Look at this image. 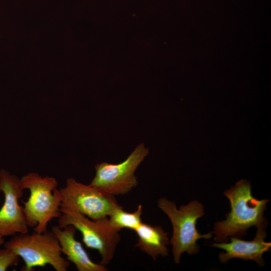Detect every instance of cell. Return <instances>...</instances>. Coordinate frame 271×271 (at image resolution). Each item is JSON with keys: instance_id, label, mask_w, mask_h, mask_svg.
Instances as JSON below:
<instances>
[{"instance_id": "6da1fadb", "label": "cell", "mask_w": 271, "mask_h": 271, "mask_svg": "<svg viewBox=\"0 0 271 271\" xmlns=\"http://www.w3.org/2000/svg\"><path fill=\"white\" fill-rule=\"evenodd\" d=\"M230 203L225 219L216 222L212 234L218 243L227 242L231 237L241 238L248 229L267 222L264 216L268 199L259 200L252 194L249 181L241 180L224 192Z\"/></svg>"}, {"instance_id": "7a4b0ae2", "label": "cell", "mask_w": 271, "mask_h": 271, "mask_svg": "<svg viewBox=\"0 0 271 271\" xmlns=\"http://www.w3.org/2000/svg\"><path fill=\"white\" fill-rule=\"evenodd\" d=\"M21 188L30 191L28 200L23 202L27 225L39 233L47 230L48 223L59 218L62 195L57 189L54 177H42L35 172L29 173L20 179Z\"/></svg>"}, {"instance_id": "3957f363", "label": "cell", "mask_w": 271, "mask_h": 271, "mask_svg": "<svg viewBox=\"0 0 271 271\" xmlns=\"http://www.w3.org/2000/svg\"><path fill=\"white\" fill-rule=\"evenodd\" d=\"M158 205L172 224L173 234L170 242L176 263H180L184 252L190 255L199 253L200 248L197 243L198 239H209L212 237V232L201 234L196 228L198 219L204 215V206L197 200L181 205L178 209L174 201L161 197L158 201Z\"/></svg>"}, {"instance_id": "277c9868", "label": "cell", "mask_w": 271, "mask_h": 271, "mask_svg": "<svg viewBox=\"0 0 271 271\" xmlns=\"http://www.w3.org/2000/svg\"><path fill=\"white\" fill-rule=\"evenodd\" d=\"M5 248L22 258L23 271H32L36 266L51 265L56 271H67L70 261L62 256L59 242L52 231L17 234L4 244Z\"/></svg>"}, {"instance_id": "5b68a950", "label": "cell", "mask_w": 271, "mask_h": 271, "mask_svg": "<svg viewBox=\"0 0 271 271\" xmlns=\"http://www.w3.org/2000/svg\"><path fill=\"white\" fill-rule=\"evenodd\" d=\"M60 211L57 226L61 228L74 226L81 232L85 246L98 251L101 257L100 263L108 265L120 240L119 232L111 227L108 217L92 220L73 210L60 208Z\"/></svg>"}, {"instance_id": "8992f818", "label": "cell", "mask_w": 271, "mask_h": 271, "mask_svg": "<svg viewBox=\"0 0 271 271\" xmlns=\"http://www.w3.org/2000/svg\"><path fill=\"white\" fill-rule=\"evenodd\" d=\"M148 154L149 149L142 143L120 163L97 164L95 176L89 185L114 196L128 193L138 185L135 172Z\"/></svg>"}, {"instance_id": "52a82bcc", "label": "cell", "mask_w": 271, "mask_h": 271, "mask_svg": "<svg viewBox=\"0 0 271 271\" xmlns=\"http://www.w3.org/2000/svg\"><path fill=\"white\" fill-rule=\"evenodd\" d=\"M62 199L60 208L79 212L92 220L108 217L118 206L114 196L69 178L64 187L60 188Z\"/></svg>"}, {"instance_id": "ba28073f", "label": "cell", "mask_w": 271, "mask_h": 271, "mask_svg": "<svg viewBox=\"0 0 271 271\" xmlns=\"http://www.w3.org/2000/svg\"><path fill=\"white\" fill-rule=\"evenodd\" d=\"M23 190L18 177L0 170V192L5 196L0 209V235L3 237L29 232L23 207L19 203Z\"/></svg>"}, {"instance_id": "9c48e42d", "label": "cell", "mask_w": 271, "mask_h": 271, "mask_svg": "<svg viewBox=\"0 0 271 271\" xmlns=\"http://www.w3.org/2000/svg\"><path fill=\"white\" fill-rule=\"evenodd\" d=\"M267 224V222L256 227L255 236L252 240L246 241L240 238L231 237L230 242L212 243L210 245L224 250L218 255L221 263H226L232 258H240L254 261L259 266H262L265 264L263 254L270 251L271 248V243L264 241Z\"/></svg>"}, {"instance_id": "30bf717a", "label": "cell", "mask_w": 271, "mask_h": 271, "mask_svg": "<svg viewBox=\"0 0 271 271\" xmlns=\"http://www.w3.org/2000/svg\"><path fill=\"white\" fill-rule=\"evenodd\" d=\"M52 232L58 239L61 250L67 259L76 266L78 271H107V268L101 263L93 262L75 237L76 229L72 225L61 228L57 225L52 227Z\"/></svg>"}, {"instance_id": "8fae6325", "label": "cell", "mask_w": 271, "mask_h": 271, "mask_svg": "<svg viewBox=\"0 0 271 271\" xmlns=\"http://www.w3.org/2000/svg\"><path fill=\"white\" fill-rule=\"evenodd\" d=\"M138 236L135 247L149 255L154 260L169 255L170 243L168 233L160 225L142 222L134 231Z\"/></svg>"}, {"instance_id": "7c38bea8", "label": "cell", "mask_w": 271, "mask_h": 271, "mask_svg": "<svg viewBox=\"0 0 271 271\" xmlns=\"http://www.w3.org/2000/svg\"><path fill=\"white\" fill-rule=\"evenodd\" d=\"M142 213V205H139L137 210L133 212H126L119 205L108 216L109 221L111 227L118 232L124 228L135 231L143 222Z\"/></svg>"}, {"instance_id": "4fadbf2b", "label": "cell", "mask_w": 271, "mask_h": 271, "mask_svg": "<svg viewBox=\"0 0 271 271\" xmlns=\"http://www.w3.org/2000/svg\"><path fill=\"white\" fill-rule=\"evenodd\" d=\"M20 256L12 250L0 248V271L7 270L9 267L17 265L20 261Z\"/></svg>"}, {"instance_id": "5bb4252c", "label": "cell", "mask_w": 271, "mask_h": 271, "mask_svg": "<svg viewBox=\"0 0 271 271\" xmlns=\"http://www.w3.org/2000/svg\"><path fill=\"white\" fill-rule=\"evenodd\" d=\"M5 243V239L4 238V237H3L2 236H1L0 235V248H1V247L2 245H4Z\"/></svg>"}]
</instances>
